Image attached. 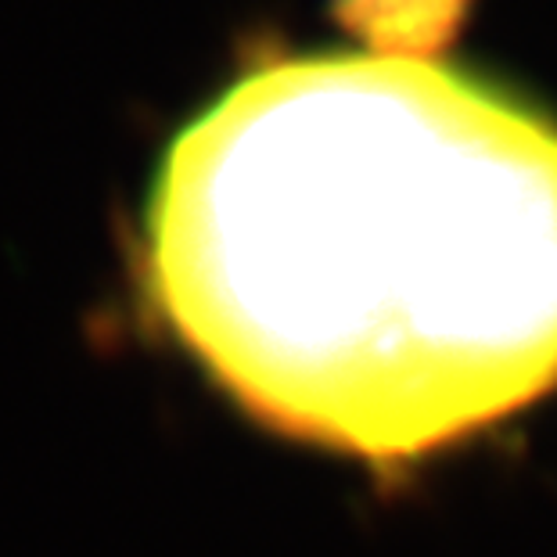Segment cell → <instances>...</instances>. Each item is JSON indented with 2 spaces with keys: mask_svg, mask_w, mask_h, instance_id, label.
<instances>
[{
  "mask_svg": "<svg viewBox=\"0 0 557 557\" xmlns=\"http://www.w3.org/2000/svg\"><path fill=\"white\" fill-rule=\"evenodd\" d=\"M457 0H360V29L393 47L443 37Z\"/></svg>",
  "mask_w": 557,
  "mask_h": 557,
  "instance_id": "7a4b0ae2",
  "label": "cell"
},
{
  "mask_svg": "<svg viewBox=\"0 0 557 557\" xmlns=\"http://www.w3.org/2000/svg\"><path fill=\"white\" fill-rule=\"evenodd\" d=\"M145 270L259 421L432 454L557 385V126L424 58L281 62L165 148Z\"/></svg>",
  "mask_w": 557,
  "mask_h": 557,
  "instance_id": "6da1fadb",
  "label": "cell"
}]
</instances>
